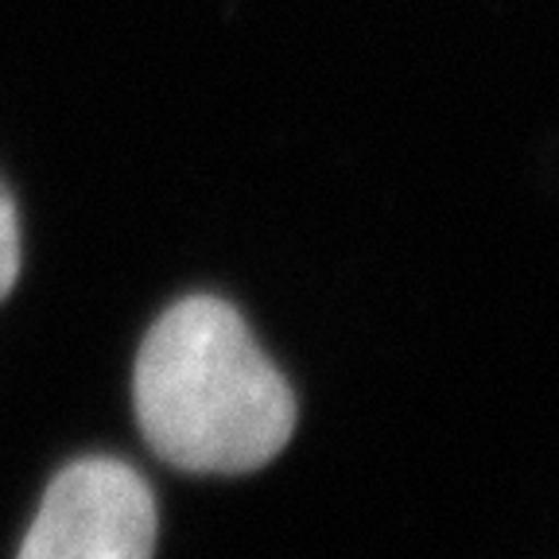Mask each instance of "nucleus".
Returning <instances> with one entry per match:
<instances>
[{
	"mask_svg": "<svg viewBox=\"0 0 559 559\" xmlns=\"http://www.w3.org/2000/svg\"><path fill=\"white\" fill-rule=\"evenodd\" d=\"M136 424L164 463L191 474L261 471L296 431V396L229 304L187 296L140 342Z\"/></svg>",
	"mask_w": 559,
	"mask_h": 559,
	"instance_id": "f257e3e1",
	"label": "nucleus"
},
{
	"mask_svg": "<svg viewBox=\"0 0 559 559\" xmlns=\"http://www.w3.org/2000/svg\"><path fill=\"white\" fill-rule=\"evenodd\" d=\"M156 498L117 459L70 463L47 486L16 559H152Z\"/></svg>",
	"mask_w": 559,
	"mask_h": 559,
	"instance_id": "f03ea898",
	"label": "nucleus"
},
{
	"mask_svg": "<svg viewBox=\"0 0 559 559\" xmlns=\"http://www.w3.org/2000/svg\"><path fill=\"white\" fill-rule=\"evenodd\" d=\"M20 276V222H16V202L0 183V304L9 299Z\"/></svg>",
	"mask_w": 559,
	"mask_h": 559,
	"instance_id": "7ed1b4c3",
	"label": "nucleus"
}]
</instances>
